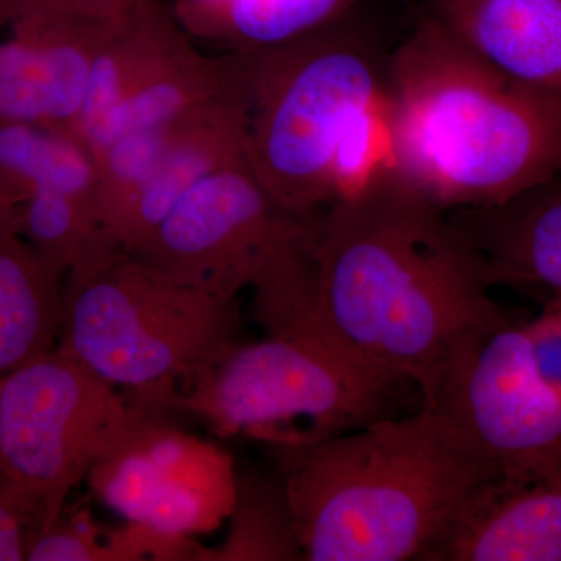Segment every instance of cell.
Returning <instances> with one entry per match:
<instances>
[{"label":"cell","instance_id":"6da1fadb","mask_svg":"<svg viewBox=\"0 0 561 561\" xmlns=\"http://www.w3.org/2000/svg\"><path fill=\"white\" fill-rule=\"evenodd\" d=\"M317 320L364 367L427 402L494 331L518 320L491 297L481 254L393 165L321 213Z\"/></svg>","mask_w":561,"mask_h":561},{"label":"cell","instance_id":"7a4b0ae2","mask_svg":"<svg viewBox=\"0 0 561 561\" xmlns=\"http://www.w3.org/2000/svg\"><path fill=\"white\" fill-rule=\"evenodd\" d=\"M386 92L391 165L445 213L561 173V99L483 60L423 9L390 50Z\"/></svg>","mask_w":561,"mask_h":561},{"label":"cell","instance_id":"3957f363","mask_svg":"<svg viewBox=\"0 0 561 561\" xmlns=\"http://www.w3.org/2000/svg\"><path fill=\"white\" fill-rule=\"evenodd\" d=\"M241 55L247 160L284 209L319 216L389 164L390 50L359 5L305 38Z\"/></svg>","mask_w":561,"mask_h":561},{"label":"cell","instance_id":"277c9868","mask_svg":"<svg viewBox=\"0 0 561 561\" xmlns=\"http://www.w3.org/2000/svg\"><path fill=\"white\" fill-rule=\"evenodd\" d=\"M272 454L305 561L421 560L478 486L497 476L424 405Z\"/></svg>","mask_w":561,"mask_h":561},{"label":"cell","instance_id":"5b68a950","mask_svg":"<svg viewBox=\"0 0 561 561\" xmlns=\"http://www.w3.org/2000/svg\"><path fill=\"white\" fill-rule=\"evenodd\" d=\"M320 216L284 209L243 160L201 181L128 253L217 297L250 289L264 335L298 337L316 324Z\"/></svg>","mask_w":561,"mask_h":561},{"label":"cell","instance_id":"8992f818","mask_svg":"<svg viewBox=\"0 0 561 561\" xmlns=\"http://www.w3.org/2000/svg\"><path fill=\"white\" fill-rule=\"evenodd\" d=\"M239 300L176 283L127 251L62 280L57 348L153 411L241 342Z\"/></svg>","mask_w":561,"mask_h":561},{"label":"cell","instance_id":"52a82bcc","mask_svg":"<svg viewBox=\"0 0 561 561\" xmlns=\"http://www.w3.org/2000/svg\"><path fill=\"white\" fill-rule=\"evenodd\" d=\"M405 386L412 383L341 351L264 335L231 346L175 398L173 411L203 421L217 437L294 451L397 416L393 405Z\"/></svg>","mask_w":561,"mask_h":561},{"label":"cell","instance_id":"ba28073f","mask_svg":"<svg viewBox=\"0 0 561 561\" xmlns=\"http://www.w3.org/2000/svg\"><path fill=\"white\" fill-rule=\"evenodd\" d=\"M158 413L55 346L2 378L0 472L47 530L69 494Z\"/></svg>","mask_w":561,"mask_h":561},{"label":"cell","instance_id":"9c48e42d","mask_svg":"<svg viewBox=\"0 0 561 561\" xmlns=\"http://www.w3.org/2000/svg\"><path fill=\"white\" fill-rule=\"evenodd\" d=\"M522 323L490 334L423 404L465 453L497 476L561 461V398L535 373Z\"/></svg>","mask_w":561,"mask_h":561},{"label":"cell","instance_id":"30bf717a","mask_svg":"<svg viewBox=\"0 0 561 561\" xmlns=\"http://www.w3.org/2000/svg\"><path fill=\"white\" fill-rule=\"evenodd\" d=\"M238 467L216 443L181 431L158 413L87 479L94 496L125 523L171 537L210 534L230 518Z\"/></svg>","mask_w":561,"mask_h":561},{"label":"cell","instance_id":"8fae6325","mask_svg":"<svg viewBox=\"0 0 561 561\" xmlns=\"http://www.w3.org/2000/svg\"><path fill=\"white\" fill-rule=\"evenodd\" d=\"M121 16L31 13L0 20V122L72 133L95 55Z\"/></svg>","mask_w":561,"mask_h":561},{"label":"cell","instance_id":"7c38bea8","mask_svg":"<svg viewBox=\"0 0 561 561\" xmlns=\"http://www.w3.org/2000/svg\"><path fill=\"white\" fill-rule=\"evenodd\" d=\"M423 561H561V461L478 486Z\"/></svg>","mask_w":561,"mask_h":561},{"label":"cell","instance_id":"4fadbf2b","mask_svg":"<svg viewBox=\"0 0 561 561\" xmlns=\"http://www.w3.org/2000/svg\"><path fill=\"white\" fill-rule=\"evenodd\" d=\"M446 214L494 286L534 291L542 301L561 295V173L497 205Z\"/></svg>","mask_w":561,"mask_h":561},{"label":"cell","instance_id":"5bb4252c","mask_svg":"<svg viewBox=\"0 0 561 561\" xmlns=\"http://www.w3.org/2000/svg\"><path fill=\"white\" fill-rule=\"evenodd\" d=\"M423 10L502 72L561 99V0H426Z\"/></svg>","mask_w":561,"mask_h":561},{"label":"cell","instance_id":"9a60e30c","mask_svg":"<svg viewBox=\"0 0 561 561\" xmlns=\"http://www.w3.org/2000/svg\"><path fill=\"white\" fill-rule=\"evenodd\" d=\"M243 160H247L243 90L173 121L160 161L122 227L117 238L122 249L127 253L136 249L201 181Z\"/></svg>","mask_w":561,"mask_h":561},{"label":"cell","instance_id":"2e32d148","mask_svg":"<svg viewBox=\"0 0 561 561\" xmlns=\"http://www.w3.org/2000/svg\"><path fill=\"white\" fill-rule=\"evenodd\" d=\"M187 44L190 33L175 14L154 0H139L122 14L95 55L87 99L72 135L87 146L99 125Z\"/></svg>","mask_w":561,"mask_h":561},{"label":"cell","instance_id":"e0dca14e","mask_svg":"<svg viewBox=\"0 0 561 561\" xmlns=\"http://www.w3.org/2000/svg\"><path fill=\"white\" fill-rule=\"evenodd\" d=\"M245 87L241 54L209 57L187 44L133 91L87 140L94 154L128 133L161 127Z\"/></svg>","mask_w":561,"mask_h":561},{"label":"cell","instance_id":"ac0fdd59","mask_svg":"<svg viewBox=\"0 0 561 561\" xmlns=\"http://www.w3.org/2000/svg\"><path fill=\"white\" fill-rule=\"evenodd\" d=\"M62 280L31 243L0 225V376L57 346Z\"/></svg>","mask_w":561,"mask_h":561},{"label":"cell","instance_id":"d6986e66","mask_svg":"<svg viewBox=\"0 0 561 561\" xmlns=\"http://www.w3.org/2000/svg\"><path fill=\"white\" fill-rule=\"evenodd\" d=\"M357 5L359 0H180L173 14L190 35L253 54L312 35Z\"/></svg>","mask_w":561,"mask_h":561},{"label":"cell","instance_id":"ffe728a7","mask_svg":"<svg viewBox=\"0 0 561 561\" xmlns=\"http://www.w3.org/2000/svg\"><path fill=\"white\" fill-rule=\"evenodd\" d=\"M41 190L99 202L91 150L72 133L24 122H0V225L14 230V213Z\"/></svg>","mask_w":561,"mask_h":561},{"label":"cell","instance_id":"44dd1931","mask_svg":"<svg viewBox=\"0 0 561 561\" xmlns=\"http://www.w3.org/2000/svg\"><path fill=\"white\" fill-rule=\"evenodd\" d=\"M228 531L217 548L203 546L201 561L302 560L289 496L279 471L238 468Z\"/></svg>","mask_w":561,"mask_h":561},{"label":"cell","instance_id":"7402d4cb","mask_svg":"<svg viewBox=\"0 0 561 561\" xmlns=\"http://www.w3.org/2000/svg\"><path fill=\"white\" fill-rule=\"evenodd\" d=\"M179 541L125 523L122 529L102 530L88 508L62 511L49 529L32 541L27 561H142L175 560Z\"/></svg>","mask_w":561,"mask_h":561},{"label":"cell","instance_id":"603a6c76","mask_svg":"<svg viewBox=\"0 0 561 561\" xmlns=\"http://www.w3.org/2000/svg\"><path fill=\"white\" fill-rule=\"evenodd\" d=\"M41 530L38 508L0 472V561L27 560L28 548Z\"/></svg>","mask_w":561,"mask_h":561},{"label":"cell","instance_id":"cb8c5ba5","mask_svg":"<svg viewBox=\"0 0 561 561\" xmlns=\"http://www.w3.org/2000/svg\"><path fill=\"white\" fill-rule=\"evenodd\" d=\"M522 328L535 373L561 398V295L542 301L541 312Z\"/></svg>","mask_w":561,"mask_h":561},{"label":"cell","instance_id":"d4e9b609","mask_svg":"<svg viewBox=\"0 0 561 561\" xmlns=\"http://www.w3.org/2000/svg\"><path fill=\"white\" fill-rule=\"evenodd\" d=\"M138 2L139 0H0V20L31 13L116 18L127 13Z\"/></svg>","mask_w":561,"mask_h":561}]
</instances>
